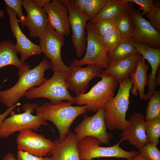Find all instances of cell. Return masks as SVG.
Listing matches in <instances>:
<instances>
[{
	"label": "cell",
	"mask_w": 160,
	"mask_h": 160,
	"mask_svg": "<svg viewBox=\"0 0 160 160\" xmlns=\"http://www.w3.org/2000/svg\"><path fill=\"white\" fill-rule=\"evenodd\" d=\"M129 12L133 25L130 41L143 42L151 47L160 49V32L143 17L141 9L132 8Z\"/></svg>",
	"instance_id": "obj_12"
},
{
	"label": "cell",
	"mask_w": 160,
	"mask_h": 160,
	"mask_svg": "<svg viewBox=\"0 0 160 160\" xmlns=\"http://www.w3.org/2000/svg\"><path fill=\"white\" fill-rule=\"evenodd\" d=\"M129 125L121 134V143L128 141L137 149L140 150L149 143L145 131L146 121L144 115L140 112H135L131 116Z\"/></svg>",
	"instance_id": "obj_18"
},
{
	"label": "cell",
	"mask_w": 160,
	"mask_h": 160,
	"mask_svg": "<svg viewBox=\"0 0 160 160\" xmlns=\"http://www.w3.org/2000/svg\"><path fill=\"white\" fill-rule=\"evenodd\" d=\"M159 68L155 77V84L156 87L160 86V69Z\"/></svg>",
	"instance_id": "obj_41"
},
{
	"label": "cell",
	"mask_w": 160,
	"mask_h": 160,
	"mask_svg": "<svg viewBox=\"0 0 160 160\" xmlns=\"http://www.w3.org/2000/svg\"><path fill=\"white\" fill-rule=\"evenodd\" d=\"M67 8L72 32L71 39L77 58L81 57L86 50L87 37L85 29L89 17L84 12L78 10L73 0H60Z\"/></svg>",
	"instance_id": "obj_11"
},
{
	"label": "cell",
	"mask_w": 160,
	"mask_h": 160,
	"mask_svg": "<svg viewBox=\"0 0 160 160\" xmlns=\"http://www.w3.org/2000/svg\"><path fill=\"white\" fill-rule=\"evenodd\" d=\"M92 24L102 37L116 27L115 20L113 19L100 20Z\"/></svg>",
	"instance_id": "obj_32"
},
{
	"label": "cell",
	"mask_w": 160,
	"mask_h": 160,
	"mask_svg": "<svg viewBox=\"0 0 160 160\" xmlns=\"http://www.w3.org/2000/svg\"><path fill=\"white\" fill-rule=\"evenodd\" d=\"M38 105L36 103H27L22 107L23 113L15 114L14 112L6 118L0 125V137L7 138L24 129L36 131L42 125L49 126L40 116L32 114Z\"/></svg>",
	"instance_id": "obj_4"
},
{
	"label": "cell",
	"mask_w": 160,
	"mask_h": 160,
	"mask_svg": "<svg viewBox=\"0 0 160 160\" xmlns=\"http://www.w3.org/2000/svg\"><path fill=\"white\" fill-rule=\"evenodd\" d=\"M139 53L129 39H121L116 46L108 52L111 61L118 60Z\"/></svg>",
	"instance_id": "obj_25"
},
{
	"label": "cell",
	"mask_w": 160,
	"mask_h": 160,
	"mask_svg": "<svg viewBox=\"0 0 160 160\" xmlns=\"http://www.w3.org/2000/svg\"><path fill=\"white\" fill-rule=\"evenodd\" d=\"M6 10L9 16L11 30L16 40L15 48L17 51L21 54V60L25 62L31 56L40 54L41 52L39 45L31 41L21 29L16 13L7 6Z\"/></svg>",
	"instance_id": "obj_15"
},
{
	"label": "cell",
	"mask_w": 160,
	"mask_h": 160,
	"mask_svg": "<svg viewBox=\"0 0 160 160\" xmlns=\"http://www.w3.org/2000/svg\"><path fill=\"white\" fill-rule=\"evenodd\" d=\"M52 67L51 61L46 57L32 69H19V79L16 84L9 89L0 90V102L8 108L18 103L28 90L39 86L47 80L44 73Z\"/></svg>",
	"instance_id": "obj_2"
},
{
	"label": "cell",
	"mask_w": 160,
	"mask_h": 160,
	"mask_svg": "<svg viewBox=\"0 0 160 160\" xmlns=\"http://www.w3.org/2000/svg\"><path fill=\"white\" fill-rule=\"evenodd\" d=\"M138 53L145 60H146L151 65V71L148 75L147 85L148 90L145 94V99L149 100L156 91L157 88L155 84V77L160 65V49L151 47L147 44L141 42H132Z\"/></svg>",
	"instance_id": "obj_19"
},
{
	"label": "cell",
	"mask_w": 160,
	"mask_h": 160,
	"mask_svg": "<svg viewBox=\"0 0 160 160\" xmlns=\"http://www.w3.org/2000/svg\"><path fill=\"white\" fill-rule=\"evenodd\" d=\"M17 160H51V157H39L31 154L26 152L18 150Z\"/></svg>",
	"instance_id": "obj_36"
},
{
	"label": "cell",
	"mask_w": 160,
	"mask_h": 160,
	"mask_svg": "<svg viewBox=\"0 0 160 160\" xmlns=\"http://www.w3.org/2000/svg\"><path fill=\"white\" fill-rule=\"evenodd\" d=\"M18 52L12 41H0V69L6 66L14 65L19 69H30L31 66L18 57Z\"/></svg>",
	"instance_id": "obj_23"
},
{
	"label": "cell",
	"mask_w": 160,
	"mask_h": 160,
	"mask_svg": "<svg viewBox=\"0 0 160 160\" xmlns=\"http://www.w3.org/2000/svg\"><path fill=\"white\" fill-rule=\"evenodd\" d=\"M48 17V24L57 33L68 36L71 28L68 11L66 7L58 0H53L43 7Z\"/></svg>",
	"instance_id": "obj_16"
},
{
	"label": "cell",
	"mask_w": 160,
	"mask_h": 160,
	"mask_svg": "<svg viewBox=\"0 0 160 160\" xmlns=\"http://www.w3.org/2000/svg\"><path fill=\"white\" fill-rule=\"evenodd\" d=\"M102 37L104 44L108 52L111 51L121 39L116 27Z\"/></svg>",
	"instance_id": "obj_30"
},
{
	"label": "cell",
	"mask_w": 160,
	"mask_h": 160,
	"mask_svg": "<svg viewBox=\"0 0 160 160\" xmlns=\"http://www.w3.org/2000/svg\"><path fill=\"white\" fill-rule=\"evenodd\" d=\"M125 1L135 3L141 7L142 16L146 15L150 11L154 3L152 0H125Z\"/></svg>",
	"instance_id": "obj_35"
},
{
	"label": "cell",
	"mask_w": 160,
	"mask_h": 160,
	"mask_svg": "<svg viewBox=\"0 0 160 160\" xmlns=\"http://www.w3.org/2000/svg\"><path fill=\"white\" fill-rule=\"evenodd\" d=\"M31 129L19 132L16 143L18 150L39 157L47 156L53 148L54 142Z\"/></svg>",
	"instance_id": "obj_13"
},
{
	"label": "cell",
	"mask_w": 160,
	"mask_h": 160,
	"mask_svg": "<svg viewBox=\"0 0 160 160\" xmlns=\"http://www.w3.org/2000/svg\"><path fill=\"white\" fill-rule=\"evenodd\" d=\"M140 56L138 53L118 60L111 61L108 68L103 70L98 76H112L119 84L123 80L129 78L135 71Z\"/></svg>",
	"instance_id": "obj_21"
},
{
	"label": "cell",
	"mask_w": 160,
	"mask_h": 160,
	"mask_svg": "<svg viewBox=\"0 0 160 160\" xmlns=\"http://www.w3.org/2000/svg\"><path fill=\"white\" fill-rule=\"evenodd\" d=\"M146 109V122L160 119V91H155L149 98Z\"/></svg>",
	"instance_id": "obj_26"
},
{
	"label": "cell",
	"mask_w": 160,
	"mask_h": 160,
	"mask_svg": "<svg viewBox=\"0 0 160 160\" xmlns=\"http://www.w3.org/2000/svg\"><path fill=\"white\" fill-rule=\"evenodd\" d=\"M1 160H17V159L13 153H8L6 154Z\"/></svg>",
	"instance_id": "obj_40"
},
{
	"label": "cell",
	"mask_w": 160,
	"mask_h": 160,
	"mask_svg": "<svg viewBox=\"0 0 160 160\" xmlns=\"http://www.w3.org/2000/svg\"><path fill=\"white\" fill-rule=\"evenodd\" d=\"M69 67L70 71L65 82L68 89L74 91L76 96L85 93L90 81L98 76L103 71L101 67L94 64L88 65L87 67L82 68L75 66L71 63Z\"/></svg>",
	"instance_id": "obj_14"
},
{
	"label": "cell",
	"mask_w": 160,
	"mask_h": 160,
	"mask_svg": "<svg viewBox=\"0 0 160 160\" xmlns=\"http://www.w3.org/2000/svg\"><path fill=\"white\" fill-rule=\"evenodd\" d=\"M33 1L37 4L42 8L47 3L51 1L50 0H33Z\"/></svg>",
	"instance_id": "obj_39"
},
{
	"label": "cell",
	"mask_w": 160,
	"mask_h": 160,
	"mask_svg": "<svg viewBox=\"0 0 160 160\" xmlns=\"http://www.w3.org/2000/svg\"><path fill=\"white\" fill-rule=\"evenodd\" d=\"M68 73L54 71L53 76L38 87H33L27 91L24 96L29 100L39 97L58 102L67 100L75 103L74 97L70 94L65 82Z\"/></svg>",
	"instance_id": "obj_5"
},
{
	"label": "cell",
	"mask_w": 160,
	"mask_h": 160,
	"mask_svg": "<svg viewBox=\"0 0 160 160\" xmlns=\"http://www.w3.org/2000/svg\"><path fill=\"white\" fill-rule=\"evenodd\" d=\"M5 12L3 10H0V18L3 17L4 15Z\"/></svg>",
	"instance_id": "obj_43"
},
{
	"label": "cell",
	"mask_w": 160,
	"mask_h": 160,
	"mask_svg": "<svg viewBox=\"0 0 160 160\" xmlns=\"http://www.w3.org/2000/svg\"><path fill=\"white\" fill-rule=\"evenodd\" d=\"M70 101L50 102L38 105L36 114L40 116L45 121L52 122L59 132L60 140H65L69 128L76 118L84 114L88 111L86 105L73 106Z\"/></svg>",
	"instance_id": "obj_1"
},
{
	"label": "cell",
	"mask_w": 160,
	"mask_h": 160,
	"mask_svg": "<svg viewBox=\"0 0 160 160\" xmlns=\"http://www.w3.org/2000/svg\"><path fill=\"white\" fill-rule=\"evenodd\" d=\"M86 29L87 45L85 54L81 59L77 60L75 59L71 63L80 67L85 65H96L103 69H107L109 66L110 60L102 37L94 24L90 22L87 24Z\"/></svg>",
	"instance_id": "obj_7"
},
{
	"label": "cell",
	"mask_w": 160,
	"mask_h": 160,
	"mask_svg": "<svg viewBox=\"0 0 160 160\" xmlns=\"http://www.w3.org/2000/svg\"><path fill=\"white\" fill-rule=\"evenodd\" d=\"M21 104L20 103H18L11 107L8 108L3 113L0 114V125L3 122L4 120L7 118L9 115H10L15 112L13 110L17 106Z\"/></svg>",
	"instance_id": "obj_37"
},
{
	"label": "cell",
	"mask_w": 160,
	"mask_h": 160,
	"mask_svg": "<svg viewBox=\"0 0 160 160\" xmlns=\"http://www.w3.org/2000/svg\"><path fill=\"white\" fill-rule=\"evenodd\" d=\"M145 128L149 143L157 145L159 143L160 119L146 122Z\"/></svg>",
	"instance_id": "obj_28"
},
{
	"label": "cell",
	"mask_w": 160,
	"mask_h": 160,
	"mask_svg": "<svg viewBox=\"0 0 160 160\" xmlns=\"http://www.w3.org/2000/svg\"><path fill=\"white\" fill-rule=\"evenodd\" d=\"M149 65L145 60L140 56L137 62L135 71L130 75L132 86L131 92L137 97L138 94L140 99L144 100L145 96V88L147 85L148 76L147 72Z\"/></svg>",
	"instance_id": "obj_22"
},
{
	"label": "cell",
	"mask_w": 160,
	"mask_h": 160,
	"mask_svg": "<svg viewBox=\"0 0 160 160\" xmlns=\"http://www.w3.org/2000/svg\"><path fill=\"white\" fill-rule=\"evenodd\" d=\"M134 3L125 0H107L106 4L93 20L92 23L100 20L113 19L132 8Z\"/></svg>",
	"instance_id": "obj_24"
},
{
	"label": "cell",
	"mask_w": 160,
	"mask_h": 160,
	"mask_svg": "<svg viewBox=\"0 0 160 160\" xmlns=\"http://www.w3.org/2000/svg\"><path fill=\"white\" fill-rule=\"evenodd\" d=\"M148 21L157 31H160V9L159 4L154 3L150 11L146 15Z\"/></svg>",
	"instance_id": "obj_33"
},
{
	"label": "cell",
	"mask_w": 160,
	"mask_h": 160,
	"mask_svg": "<svg viewBox=\"0 0 160 160\" xmlns=\"http://www.w3.org/2000/svg\"><path fill=\"white\" fill-rule=\"evenodd\" d=\"M102 79L87 93L74 97L75 103L86 105L89 112H96L114 96L119 84L112 76H101Z\"/></svg>",
	"instance_id": "obj_6"
},
{
	"label": "cell",
	"mask_w": 160,
	"mask_h": 160,
	"mask_svg": "<svg viewBox=\"0 0 160 160\" xmlns=\"http://www.w3.org/2000/svg\"><path fill=\"white\" fill-rule=\"evenodd\" d=\"M128 160H148L142 155H141L140 153L132 158H131L128 159Z\"/></svg>",
	"instance_id": "obj_42"
},
{
	"label": "cell",
	"mask_w": 160,
	"mask_h": 160,
	"mask_svg": "<svg viewBox=\"0 0 160 160\" xmlns=\"http://www.w3.org/2000/svg\"><path fill=\"white\" fill-rule=\"evenodd\" d=\"M119 141L113 146L104 147L99 146L101 144L96 138L91 136L85 137L79 141L77 147L80 160H94L101 157H116L128 160L138 154L139 152L132 150L126 151L120 147Z\"/></svg>",
	"instance_id": "obj_8"
},
{
	"label": "cell",
	"mask_w": 160,
	"mask_h": 160,
	"mask_svg": "<svg viewBox=\"0 0 160 160\" xmlns=\"http://www.w3.org/2000/svg\"><path fill=\"white\" fill-rule=\"evenodd\" d=\"M87 0H73L74 6L79 11L84 12Z\"/></svg>",
	"instance_id": "obj_38"
},
{
	"label": "cell",
	"mask_w": 160,
	"mask_h": 160,
	"mask_svg": "<svg viewBox=\"0 0 160 160\" xmlns=\"http://www.w3.org/2000/svg\"><path fill=\"white\" fill-rule=\"evenodd\" d=\"M22 6L27 12L25 26L28 28L31 38H39L48 25V17L43 8L33 0L23 1Z\"/></svg>",
	"instance_id": "obj_17"
},
{
	"label": "cell",
	"mask_w": 160,
	"mask_h": 160,
	"mask_svg": "<svg viewBox=\"0 0 160 160\" xmlns=\"http://www.w3.org/2000/svg\"><path fill=\"white\" fill-rule=\"evenodd\" d=\"M129 12L122 14L115 20L116 27L122 39H129L133 29Z\"/></svg>",
	"instance_id": "obj_27"
},
{
	"label": "cell",
	"mask_w": 160,
	"mask_h": 160,
	"mask_svg": "<svg viewBox=\"0 0 160 160\" xmlns=\"http://www.w3.org/2000/svg\"><path fill=\"white\" fill-rule=\"evenodd\" d=\"M132 86L130 78H128L119 84L116 95L104 105L105 121L107 129L124 131L129 124L126 119L127 112L130 104L129 98Z\"/></svg>",
	"instance_id": "obj_3"
},
{
	"label": "cell",
	"mask_w": 160,
	"mask_h": 160,
	"mask_svg": "<svg viewBox=\"0 0 160 160\" xmlns=\"http://www.w3.org/2000/svg\"><path fill=\"white\" fill-rule=\"evenodd\" d=\"M107 129L105 111L102 107L94 115L85 116L74 130L78 142L85 137L91 136L97 138L101 144L108 145L113 136L107 132Z\"/></svg>",
	"instance_id": "obj_10"
},
{
	"label": "cell",
	"mask_w": 160,
	"mask_h": 160,
	"mask_svg": "<svg viewBox=\"0 0 160 160\" xmlns=\"http://www.w3.org/2000/svg\"><path fill=\"white\" fill-rule=\"evenodd\" d=\"M139 153L148 160H160V151L157 145L149 143L140 150Z\"/></svg>",
	"instance_id": "obj_31"
},
{
	"label": "cell",
	"mask_w": 160,
	"mask_h": 160,
	"mask_svg": "<svg viewBox=\"0 0 160 160\" xmlns=\"http://www.w3.org/2000/svg\"><path fill=\"white\" fill-rule=\"evenodd\" d=\"M53 147L48 153L51 160H80L75 133L69 130L65 139L55 140Z\"/></svg>",
	"instance_id": "obj_20"
},
{
	"label": "cell",
	"mask_w": 160,
	"mask_h": 160,
	"mask_svg": "<svg viewBox=\"0 0 160 160\" xmlns=\"http://www.w3.org/2000/svg\"><path fill=\"white\" fill-rule=\"evenodd\" d=\"M23 1L22 0H4L6 5L13 10L17 14V16L19 18L20 23L21 24L23 27L25 26V17L23 14L22 9Z\"/></svg>",
	"instance_id": "obj_34"
},
{
	"label": "cell",
	"mask_w": 160,
	"mask_h": 160,
	"mask_svg": "<svg viewBox=\"0 0 160 160\" xmlns=\"http://www.w3.org/2000/svg\"><path fill=\"white\" fill-rule=\"evenodd\" d=\"M107 0H87L84 13L89 21L93 20L105 6Z\"/></svg>",
	"instance_id": "obj_29"
},
{
	"label": "cell",
	"mask_w": 160,
	"mask_h": 160,
	"mask_svg": "<svg viewBox=\"0 0 160 160\" xmlns=\"http://www.w3.org/2000/svg\"><path fill=\"white\" fill-rule=\"evenodd\" d=\"M39 38L41 52L51 60L52 70L69 73L70 68L65 64L61 55V48L65 43L64 36L57 33L48 24Z\"/></svg>",
	"instance_id": "obj_9"
}]
</instances>
